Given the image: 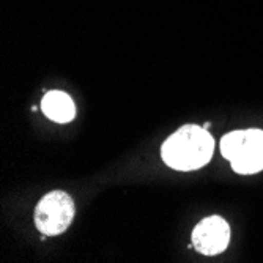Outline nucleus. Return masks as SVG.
I'll list each match as a JSON object with an SVG mask.
<instances>
[{
    "label": "nucleus",
    "instance_id": "obj_4",
    "mask_svg": "<svg viewBox=\"0 0 263 263\" xmlns=\"http://www.w3.org/2000/svg\"><path fill=\"white\" fill-rule=\"evenodd\" d=\"M230 241V227L221 216L200 221L193 232V246L203 255H216L226 251Z\"/></svg>",
    "mask_w": 263,
    "mask_h": 263
},
{
    "label": "nucleus",
    "instance_id": "obj_3",
    "mask_svg": "<svg viewBox=\"0 0 263 263\" xmlns=\"http://www.w3.org/2000/svg\"><path fill=\"white\" fill-rule=\"evenodd\" d=\"M74 202L63 191H52L46 194L35 208V226L47 236L63 233L74 218Z\"/></svg>",
    "mask_w": 263,
    "mask_h": 263
},
{
    "label": "nucleus",
    "instance_id": "obj_5",
    "mask_svg": "<svg viewBox=\"0 0 263 263\" xmlns=\"http://www.w3.org/2000/svg\"><path fill=\"white\" fill-rule=\"evenodd\" d=\"M41 109L47 118L57 123H68L76 115L74 101L71 100L69 95L60 90L47 91L41 101Z\"/></svg>",
    "mask_w": 263,
    "mask_h": 263
},
{
    "label": "nucleus",
    "instance_id": "obj_1",
    "mask_svg": "<svg viewBox=\"0 0 263 263\" xmlns=\"http://www.w3.org/2000/svg\"><path fill=\"white\" fill-rule=\"evenodd\" d=\"M214 150L211 134L197 125H184L164 142L161 156L175 171H196L210 162Z\"/></svg>",
    "mask_w": 263,
    "mask_h": 263
},
{
    "label": "nucleus",
    "instance_id": "obj_2",
    "mask_svg": "<svg viewBox=\"0 0 263 263\" xmlns=\"http://www.w3.org/2000/svg\"><path fill=\"white\" fill-rule=\"evenodd\" d=\"M221 153L236 174L249 175L263 171V131H232L221 140Z\"/></svg>",
    "mask_w": 263,
    "mask_h": 263
}]
</instances>
